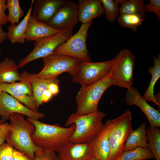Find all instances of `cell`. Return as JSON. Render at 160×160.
I'll return each mask as SVG.
<instances>
[{"label": "cell", "mask_w": 160, "mask_h": 160, "mask_svg": "<svg viewBox=\"0 0 160 160\" xmlns=\"http://www.w3.org/2000/svg\"><path fill=\"white\" fill-rule=\"evenodd\" d=\"M35 127L32 139L36 147L59 153L70 141L75 129L73 124L68 127L61 126L58 124L50 125L28 117Z\"/></svg>", "instance_id": "6da1fadb"}, {"label": "cell", "mask_w": 160, "mask_h": 160, "mask_svg": "<svg viewBox=\"0 0 160 160\" xmlns=\"http://www.w3.org/2000/svg\"><path fill=\"white\" fill-rule=\"evenodd\" d=\"M10 121L9 131L6 140L7 143L17 150L23 153L31 160H34L35 153L41 148L36 146L32 139L35 127L24 115L14 113L9 117Z\"/></svg>", "instance_id": "7a4b0ae2"}, {"label": "cell", "mask_w": 160, "mask_h": 160, "mask_svg": "<svg viewBox=\"0 0 160 160\" xmlns=\"http://www.w3.org/2000/svg\"><path fill=\"white\" fill-rule=\"evenodd\" d=\"M106 115L98 110L85 115H79L76 112L72 113L65 124V127L73 124L75 125L70 141L76 143H89L103 129L104 124L102 120Z\"/></svg>", "instance_id": "3957f363"}, {"label": "cell", "mask_w": 160, "mask_h": 160, "mask_svg": "<svg viewBox=\"0 0 160 160\" xmlns=\"http://www.w3.org/2000/svg\"><path fill=\"white\" fill-rule=\"evenodd\" d=\"M113 85L110 71L98 81L89 86L81 87L76 98V113L85 115L97 111L99 101L106 90Z\"/></svg>", "instance_id": "277c9868"}, {"label": "cell", "mask_w": 160, "mask_h": 160, "mask_svg": "<svg viewBox=\"0 0 160 160\" xmlns=\"http://www.w3.org/2000/svg\"><path fill=\"white\" fill-rule=\"evenodd\" d=\"M132 115L127 110L116 118L109 120L108 140L110 152L108 160H119L127 137L133 130Z\"/></svg>", "instance_id": "5b68a950"}, {"label": "cell", "mask_w": 160, "mask_h": 160, "mask_svg": "<svg viewBox=\"0 0 160 160\" xmlns=\"http://www.w3.org/2000/svg\"><path fill=\"white\" fill-rule=\"evenodd\" d=\"M135 56L129 49L120 51L113 59L110 71L113 85L129 89L132 87Z\"/></svg>", "instance_id": "8992f818"}, {"label": "cell", "mask_w": 160, "mask_h": 160, "mask_svg": "<svg viewBox=\"0 0 160 160\" xmlns=\"http://www.w3.org/2000/svg\"><path fill=\"white\" fill-rule=\"evenodd\" d=\"M92 20L81 24L77 32L58 46L50 55L70 56L83 62H92L87 50L86 41L88 29Z\"/></svg>", "instance_id": "52a82bcc"}, {"label": "cell", "mask_w": 160, "mask_h": 160, "mask_svg": "<svg viewBox=\"0 0 160 160\" xmlns=\"http://www.w3.org/2000/svg\"><path fill=\"white\" fill-rule=\"evenodd\" d=\"M42 58L43 68L35 74L36 77L41 79L57 77L65 72L71 75L76 70L82 62L72 57L63 55H49Z\"/></svg>", "instance_id": "ba28073f"}, {"label": "cell", "mask_w": 160, "mask_h": 160, "mask_svg": "<svg viewBox=\"0 0 160 160\" xmlns=\"http://www.w3.org/2000/svg\"><path fill=\"white\" fill-rule=\"evenodd\" d=\"M73 30L72 29L60 31L53 36L36 41L32 51L19 61L18 68H21L31 61L51 55L58 46L72 36Z\"/></svg>", "instance_id": "9c48e42d"}, {"label": "cell", "mask_w": 160, "mask_h": 160, "mask_svg": "<svg viewBox=\"0 0 160 160\" xmlns=\"http://www.w3.org/2000/svg\"><path fill=\"white\" fill-rule=\"evenodd\" d=\"M113 60L98 62H82L71 75L73 81L81 87L89 86L100 80L110 72Z\"/></svg>", "instance_id": "30bf717a"}, {"label": "cell", "mask_w": 160, "mask_h": 160, "mask_svg": "<svg viewBox=\"0 0 160 160\" xmlns=\"http://www.w3.org/2000/svg\"><path fill=\"white\" fill-rule=\"evenodd\" d=\"M78 8V4L67 0L46 23L60 31L73 29L79 21Z\"/></svg>", "instance_id": "8fae6325"}, {"label": "cell", "mask_w": 160, "mask_h": 160, "mask_svg": "<svg viewBox=\"0 0 160 160\" xmlns=\"http://www.w3.org/2000/svg\"><path fill=\"white\" fill-rule=\"evenodd\" d=\"M14 113H20L37 120L45 115L43 113L29 109L13 96L3 92L0 97V116L7 119Z\"/></svg>", "instance_id": "7c38bea8"}, {"label": "cell", "mask_w": 160, "mask_h": 160, "mask_svg": "<svg viewBox=\"0 0 160 160\" xmlns=\"http://www.w3.org/2000/svg\"><path fill=\"white\" fill-rule=\"evenodd\" d=\"M125 101L128 105H135L139 107L147 117L150 126L160 127L159 111L150 105L141 95L136 88L132 87L127 89Z\"/></svg>", "instance_id": "4fadbf2b"}, {"label": "cell", "mask_w": 160, "mask_h": 160, "mask_svg": "<svg viewBox=\"0 0 160 160\" xmlns=\"http://www.w3.org/2000/svg\"><path fill=\"white\" fill-rule=\"evenodd\" d=\"M58 153L57 157L59 160H88L93 156L89 143H76L70 141Z\"/></svg>", "instance_id": "5bb4252c"}, {"label": "cell", "mask_w": 160, "mask_h": 160, "mask_svg": "<svg viewBox=\"0 0 160 160\" xmlns=\"http://www.w3.org/2000/svg\"><path fill=\"white\" fill-rule=\"evenodd\" d=\"M66 0H36L34 1L32 15L37 21L46 23Z\"/></svg>", "instance_id": "9a60e30c"}, {"label": "cell", "mask_w": 160, "mask_h": 160, "mask_svg": "<svg viewBox=\"0 0 160 160\" xmlns=\"http://www.w3.org/2000/svg\"><path fill=\"white\" fill-rule=\"evenodd\" d=\"M109 120L103 129L89 143L93 156L98 160H108L110 148L108 140Z\"/></svg>", "instance_id": "2e32d148"}, {"label": "cell", "mask_w": 160, "mask_h": 160, "mask_svg": "<svg viewBox=\"0 0 160 160\" xmlns=\"http://www.w3.org/2000/svg\"><path fill=\"white\" fill-rule=\"evenodd\" d=\"M60 32L45 23L37 21L31 15L27 24L25 38V40L28 41H36L41 39L53 36Z\"/></svg>", "instance_id": "e0dca14e"}, {"label": "cell", "mask_w": 160, "mask_h": 160, "mask_svg": "<svg viewBox=\"0 0 160 160\" xmlns=\"http://www.w3.org/2000/svg\"><path fill=\"white\" fill-rule=\"evenodd\" d=\"M78 2L79 20L82 24L104 14L101 0H79Z\"/></svg>", "instance_id": "ac0fdd59"}, {"label": "cell", "mask_w": 160, "mask_h": 160, "mask_svg": "<svg viewBox=\"0 0 160 160\" xmlns=\"http://www.w3.org/2000/svg\"><path fill=\"white\" fill-rule=\"evenodd\" d=\"M18 69L14 60L6 57L0 62V84H11L21 81L22 78L19 73Z\"/></svg>", "instance_id": "d6986e66"}, {"label": "cell", "mask_w": 160, "mask_h": 160, "mask_svg": "<svg viewBox=\"0 0 160 160\" xmlns=\"http://www.w3.org/2000/svg\"><path fill=\"white\" fill-rule=\"evenodd\" d=\"M146 126V122H143L137 129L131 131L124 144L123 151L131 150L138 147L148 148Z\"/></svg>", "instance_id": "ffe728a7"}, {"label": "cell", "mask_w": 160, "mask_h": 160, "mask_svg": "<svg viewBox=\"0 0 160 160\" xmlns=\"http://www.w3.org/2000/svg\"><path fill=\"white\" fill-rule=\"evenodd\" d=\"M28 79L31 84L33 96L37 108L42 104V95L44 92L47 89L49 84L52 83L58 84L59 82L57 77L48 79H39L36 77L34 73H29Z\"/></svg>", "instance_id": "44dd1931"}, {"label": "cell", "mask_w": 160, "mask_h": 160, "mask_svg": "<svg viewBox=\"0 0 160 160\" xmlns=\"http://www.w3.org/2000/svg\"><path fill=\"white\" fill-rule=\"evenodd\" d=\"M34 0L31 1L28 12L23 20L16 25H10L8 27L7 38L12 44H23L25 42V35L27 24L31 15Z\"/></svg>", "instance_id": "7402d4cb"}, {"label": "cell", "mask_w": 160, "mask_h": 160, "mask_svg": "<svg viewBox=\"0 0 160 160\" xmlns=\"http://www.w3.org/2000/svg\"><path fill=\"white\" fill-rule=\"evenodd\" d=\"M154 65L148 69V72L151 74V77L148 87L143 97L147 102L152 101L157 106L160 107V104L156 101L154 95V90L155 85L160 78V54L157 56H153Z\"/></svg>", "instance_id": "603a6c76"}, {"label": "cell", "mask_w": 160, "mask_h": 160, "mask_svg": "<svg viewBox=\"0 0 160 160\" xmlns=\"http://www.w3.org/2000/svg\"><path fill=\"white\" fill-rule=\"evenodd\" d=\"M3 91L11 95L29 109L38 111L33 96H31L18 90L10 84H1Z\"/></svg>", "instance_id": "cb8c5ba5"}, {"label": "cell", "mask_w": 160, "mask_h": 160, "mask_svg": "<svg viewBox=\"0 0 160 160\" xmlns=\"http://www.w3.org/2000/svg\"><path fill=\"white\" fill-rule=\"evenodd\" d=\"M145 4L144 0H123L119 8V14L136 15L144 18Z\"/></svg>", "instance_id": "d4e9b609"}, {"label": "cell", "mask_w": 160, "mask_h": 160, "mask_svg": "<svg viewBox=\"0 0 160 160\" xmlns=\"http://www.w3.org/2000/svg\"><path fill=\"white\" fill-rule=\"evenodd\" d=\"M148 148L152 151L155 160H160V130L157 127H148L146 129Z\"/></svg>", "instance_id": "484cf974"}, {"label": "cell", "mask_w": 160, "mask_h": 160, "mask_svg": "<svg viewBox=\"0 0 160 160\" xmlns=\"http://www.w3.org/2000/svg\"><path fill=\"white\" fill-rule=\"evenodd\" d=\"M154 156L148 148L138 147L129 151H123L119 160L153 159Z\"/></svg>", "instance_id": "4316f807"}, {"label": "cell", "mask_w": 160, "mask_h": 160, "mask_svg": "<svg viewBox=\"0 0 160 160\" xmlns=\"http://www.w3.org/2000/svg\"><path fill=\"white\" fill-rule=\"evenodd\" d=\"M6 6L8 10L7 15L9 22L14 26L19 23L20 20L23 16L24 12L20 7L18 0H6Z\"/></svg>", "instance_id": "83f0119b"}, {"label": "cell", "mask_w": 160, "mask_h": 160, "mask_svg": "<svg viewBox=\"0 0 160 160\" xmlns=\"http://www.w3.org/2000/svg\"><path fill=\"white\" fill-rule=\"evenodd\" d=\"M144 20V18L138 15L120 13L117 21L121 27L129 28L134 32L136 33L137 27L143 24Z\"/></svg>", "instance_id": "f1b7e54d"}, {"label": "cell", "mask_w": 160, "mask_h": 160, "mask_svg": "<svg viewBox=\"0 0 160 160\" xmlns=\"http://www.w3.org/2000/svg\"><path fill=\"white\" fill-rule=\"evenodd\" d=\"M104 10V14L107 20L114 22L119 14V4L123 0H101Z\"/></svg>", "instance_id": "f546056e"}, {"label": "cell", "mask_w": 160, "mask_h": 160, "mask_svg": "<svg viewBox=\"0 0 160 160\" xmlns=\"http://www.w3.org/2000/svg\"><path fill=\"white\" fill-rule=\"evenodd\" d=\"M29 73L27 71H23L20 74L22 78L21 81L19 82L10 84L18 90L29 95L33 96L31 84L28 79Z\"/></svg>", "instance_id": "4dcf8cb0"}, {"label": "cell", "mask_w": 160, "mask_h": 160, "mask_svg": "<svg viewBox=\"0 0 160 160\" xmlns=\"http://www.w3.org/2000/svg\"><path fill=\"white\" fill-rule=\"evenodd\" d=\"M14 147L7 143L0 146V160H13Z\"/></svg>", "instance_id": "1f68e13d"}, {"label": "cell", "mask_w": 160, "mask_h": 160, "mask_svg": "<svg viewBox=\"0 0 160 160\" xmlns=\"http://www.w3.org/2000/svg\"><path fill=\"white\" fill-rule=\"evenodd\" d=\"M149 2L144 5L145 12L154 13L159 20H160V0H149Z\"/></svg>", "instance_id": "d6a6232c"}, {"label": "cell", "mask_w": 160, "mask_h": 160, "mask_svg": "<svg viewBox=\"0 0 160 160\" xmlns=\"http://www.w3.org/2000/svg\"><path fill=\"white\" fill-rule=\"evenodd\" d=\"M55 152L41 148L35 153L34 160H55Z\"/></svg>", "instance_id": "836d02e7"}, {"label": "cell", "mask_w": 160, "mask_h": 160, "mask_svg": "<svg viewBox=\"0 0 160 160\" xmlns=\"http://www.w3.org/2000/svg\"><path fill=\"white\" fill-rule=\"evenodd\" d=\"M6 9V0H0V24L1 25H5L9 22L5 13Z\"/></svg>", "instance_id": "e575fe53"}, {"label": "cell", "mask_w": 160, "mask_h": 160, "mask_svg": "<svg viewBox=\"0 0 160 160\" xmlns=\"http://www.w3.org/2000/svg\"><path fill=\"white\" fill-rule=\"evenodd\" d=\"M9 131V124L4 123L0 124V146L4 143Z\"/></svg>", "instance_id": "d590c367"}, {"label": "cell", "mask_w": 160, "mask_h": 160, "mask_svg": "<svg viewBox=\"0 0 160 160\" xmlns=\"http://www.w3.org/2000/svg\"><path fill=\"white\" fill-rule=\"evenodd\" d=\"M13 160H31L23 153L14 149L13 153Z\"/></svg>", "instance_id": "8d00e7d4"}, {"label": "cell", "mask_w": 160, "mask_h": 160, "mask_svg": "<svg viewBox=\"0 0 160 160\" xmlns=\"http://www.w3.org/2000/svg\"><path fill=\"white\" fill-rule=\"evenodd\" d=\"M58 84L56 83H52L49 86L47 89L52 95H56L59 92V89Z\"/></svg>", "instance_id": "74e56055"}, {"label": "cell", "mask_w": 160, "mask_h": 160, "mask_svg": "<svg viewBox=\"0 0 160 160\" xmlns=\"http://www.w3.org/2000/svg\"><path fill=\"white\" fill-rule=\"evenodd\" d=\"M52 95L49 91L47 89L43 92L41 97V100L43 103H47L49 101L52 97Z\"/></svg>", "instance_id": "f35d334b"}, {"label": "cell", "mask_w": 160, "mask_h": 160, "mask_svg": "<svg viewBox=\"0 0 160 160\" xmlns=\"http://www.w3.org/2000/svg\"><path fill=\"white\" fill-rule=\"evenodd\" d=\"M7 38V33L4 31L0 24V44H2Z\"/></svg>", "instance_id": "ab89813d"}, {"label": "cell", "mask_w": 160, "mask_h": 160, "mask_svg": "<svg viewBox=\"0 0 160 160\" xmlns=\"http://www.w3.org/2000/svg\"><path fill=\"white\" fill-rule=\"evenodd\" d=\"M3 92L2 90L1 84H0V97L1 96Z\"/></svg>", "instance_id": "60d3db41"}, {"label": "cell", "mask_w": 160, "mask_h": 160, "mask_svg": "<svg viewBox=\"0 0 160 160\" xmlns=\"http://www.w3.org/2000/svg\"><path fill=\"white\" fill-rule=\"evenodd\" d=\"M88 160H98L94 156Z\"/></svg>", "instance_id": "b9f144b4"}, {"label": "cell", "mask_w": 160, "mask_h": 160, "mask_svg": "<svg viewBox=\"0 0 160 160\" xmlns=\"http://www.w3.org/2000/svg\"><path fill=\"white\" fill-rule=\"evenodd\" d=\"M3 123H4V121L0 119V124H2Z\"/></svg>", "instance_id": "7bdbcfd3"}, {"label": "cell", "mask_w": 160, "mask_h": 160, "mask_svg": "<svg viewBox=\"0 0 160 160\" xmlns=\"http://www.w3.org/2000/svg\"><path fill=\"white\" fill-rule=\"evenodd\" d=\"M55 160H59V159H58L57 157L56 158Z\"/></svg>", "instance_id": "ee69618b"}, {"label": "cell", "mask_w": 160, "mask_h": 160, "mask_svg": "<svg viewBox=\"0 0 160 160\" xmlns=\"http://www.w3.org/2000/svg\"><path fill=\"white\" fill-rule=\"evenodd\" d=\"M1 54V52L0 51V55Z\"/></svg>", "instance_id": "f6af8a7d"}, {"label": "cell", "mask_w": 160, "mask_h": 160, "mask_svg": "<svg viewBox=\"0 0 160 160\" xmlns=\"http://www.w3.org/2000/svg\"></svg>", "instance_id": "bcb514c9"}]
</instances>
